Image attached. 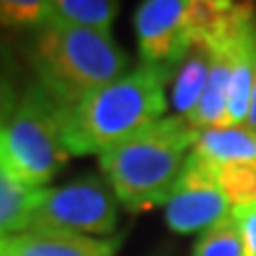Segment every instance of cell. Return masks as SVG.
I'll list each match as a JSON object with an SVG mask.
<instances>
[{"label":"cell","instance_id":"obj_7","mask_svg":"<svg viewBox=\"0 0 256 256\" xmlns=\"http://www.w3.org/2000/svg\"><path fill=\"white\" fill-rule=\"evenodd\" d=\"M230 214L232 206L216 183L214 171L190 154L180 183L166 202V226L178 235H202Z\"/></svg>","mask_w":256,"mask_h":256},{"label":"cell","instance_id":"obj_4","mask_svg":"<svg viewBox=\"0 0 256 256\" xmlns=\"http://www.w3.org/2000/svg\"><path fill=\"white\" fill-rule=\"evenodd\" d=\"M64 107L40 86L28 83L12 116L0 128V166L17 185L40 190L69 162Z\"/></svg>","mask_w":256,"mask_h":256},{"label":"cell","instance_id":"obj_5","mask_svg":"<svg viewBox=\"0 0 256 256\" xmlns=\"http://www.w3.org/2000/svg\"><path fill=\"white\" fill-rule=\"evenodd\" d=\"M119 200L100 176H81L78 180L55 188H40L31 209L28 230H64L76 235H116Z\"/></svg>","mask_w":256,"mask_h":256},{"label":"cell","instance_id":"obj_17","mask_svg":"<svg viewBox=\"0 0 256 256\" xmlns=\"http://www.w3.org/2000/svg\"><path fill=\"white\" fill-rule=\"evenodd\" d=\"M232 218L238 223L242 242H244V254L256 256V204L232 209Z\"/></svg>","mask_w":256,"mask_h":256},{"label":"cell","instance_id":"obj_14","mask_svg":"<svg viewBox=\"0 0 256 256\" xmlns=\"http://www.w3.org/2000/svg\"><path fill=\"white\" fill-rule=\"evenodd\" d=\"M211 171L232 209L256 204V162L220 166V168H211Z\"/></svg>","mask_w":256,"mask_h":256},{"label":"cell","instance_id":"obj_11","mask_svg":"<svg viewBox=\"0 0 256 256\" xmlns=\"http://www.w3.org/2000/svg\"><path fill=\"white\" fill-rule=\"evenodd\" d=\"M119 14V2L112 0H52L48 2L46 26L86 28L110 36Z\"/></svg>","mask_w":256,"mask_h":256},{"label":"cell","instance_id":"obj_15","mask_svg":"<svg viewBox=\"0 0 256 256\" xmlns=\"http://www.w3.org/2000/svg\"><path fill=\"white\" fill-rule=\"evenodd\" d=\"M192 256H247L244 254V242L240 235V228L232 214L228 218L216 223L214 228L202 232L200 240L194 242Z\"/></svg>","mask_w":256,"mask_h":256},{"label":"cell","instance_id":"obj_2","mask_svg":"<svg viewBox=\"0 0 256 256\" xmlns=\"http://www.w3.org/2000/svg\"><path fill=\"white\" fill-rule=\"evenodd\" d=\"M171 81L174 76L140 64L76 107H64V138L72 156H100L159 121L168 107L164 86Z\"/></svg>","mask_w":256,"mask_h":256},{"label":"cell","instance_id":"obj_18","mask_svg":"<svg viewBox=\"0 0 256 256\" xmlns=\"http://www.w3.org/2000/svg\"><path fill=\"white\" fill-rule=\"evenodd\" d=\"M247 128H252L256 133V62H254V88H252V107H249V116H247Z\"/></svg>","mask_w":256,"mask_h":256},{"label":"cell","instance_id":"obj_8","mask_svg":"<svg viewBox=\"0 0 256 256\" xmlns=\"http://www.w3.org/2000/svg\"><path fill=\"white\" fill-rule=\"evenodd\" d=\"M124 232L88 238L64 230H22L0 235V256H116Z\"/></svg>","mask_w":256,"mask_h":256},{"label":"cell","instance_id":"obj_1","mask_svg":"<svg viewBox=\"0 0 256 256\" xmlns=\"http://www.w3.org/2000/svg\"><path fill=\"white\" fill-rule=\"evenodd\" d=\"M197 130L183 116H162L100 154V171L128 211H147L171 200Z\"/></svg>","mask_w":256,"mask_h":256},{"label":"cell","instance_id":"obj_3","mask_svg":"<svg viewBox=\"0 0 256 256\" xmlns=\"http://www.w3.org/2000/svg\"><path fill=\"white\" fill-rule=\"evenodd\" d=\"M28 60L36 81L66 110L130 72L128 55L112 36L69 26L34 31Z\"/></svg>","mask_w":256,"mask_h":256},{"label":"cell","instance_id":"obj_13","mask_svg":"<svg viewBox=\"0 0 256 256\" xmlns=\"http://www.w3.org/2000/svg\"><path fill=\"white\" fill-rule=\"evenodd\" d=\"M36 194L38 190H26L17 185L0 166V235L28 230Z\"/></svg>","mask_w":256,"mask_h":256},{"label":"cell","instance_id":"obj_10","mask_svg":"<svg viewBox=\"0 0 256 256\" xmlns=\"http://www.w3.org/2000/svg\"><path fill=\"white\" fill-rule=\"evenodd\" d=\"M254 62H256V19L254 24L240 36L232 52V74L228 88V112L226 126H244L252 107L254 88Z\"/></svg>","mask_w":256,"mask_h":256},{"label":"cell","instance_id":"obj_6","mask_svg":"<svg viewBox=\"0 0 256 256\" xmlns=\"http://www.w3.org/2000/svg\"><path fill=\"white\" fill-rule=\"evenodd\" d=\"M188 8L190 0H147L138 5L133 26L140 64L176 76L178 64L192 46L188 34Z\"/></svg>","mask_w":256,"mask_h":256},{"label":"cell","instance_id":"obj_12","mask_svg":"<svg viewBox=\"0 0 256 256\" xmlns=\"http://www.w3.org/2000/svg\"><path fill=\"white\" fill-rule=\"evenodd\" d=\"M211 72V52L204 46H190L183 62L178 64V72L174 76L171 86V107L176 110V116L188 119L197 110L206 81Z\"/></svg>","mask_w":256,"mask_h":256},{"label":"cell","instance_id":"obj_19","mask_svg":"<svg viewBox=\"0 0 256 256\" xmlns=\"http://www.w3.org/2000/svg\"><path fill=\"white\" fill-rule=\"evenodd\" d=\"M12 88V83H10V78L2 74V69H0V90H10Z\"/></svg>","mask_w":256,"mask_h":256},{"label":"cell","instance_id":"obj_16","mask_svg":"<svg viewBox=\"0 0 256 256\" xmlns=\"http://www.w3.org/2000/svg\"><path fill=\"white\" fill-rule=\"evenodd\" d=\"M48 2L38 0H0V28L38 31L46 26Z\"/></svg>","mask_w":256,"mask_h":256},{"label":"cell","instance_id":"obj_9","mask_svg":"<svg viewBox=\"0 0 256 256\" xmlns=\"http://www.w3.org/2000/svg\"><path fill=\"white\" fill-rule=\"evenodd\" d=\"M192 156L209 168L256 162V133L247 126H220L197 130Z\"/></svg>","mask_w":256,"mask_h":256}]
</instances>
